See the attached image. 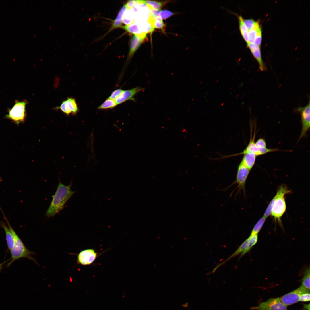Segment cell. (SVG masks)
<instances>
[{"label":"cell","instance_id":"ba28073f","mask_svg":"<svg viewBox=\"0 0 310 310\" xmlns=\"http://www.w3.org/2000/svg\"><path fill=\"white\" fill-rule=\"evenodd\" d=\"M255 310H286L287 307L281 301L279 298H272L262 302L257 306L251 307Z\"/></svg>","mask_w":310,"mask_h":310},{"label":"cell","instance_id":"8fae6325","mask_svg":"<svg viewBox=\"0 0 310 310\" xmlns=\"http://www.w3.org/2000/svg\"><path fill=\"white\" fill-rule=\"evenodd\" d=\"M255 133H254L253 138L251 137L250 141L247 146L241 153L247 152H250L253 153L257 156L265 154L267 153L277 151L280 150L278 149L268 148L267 147L264 148H258L255 145Z\"/></svg>","mask_w":310,"mask_h":310},{"label":"cell","instance_id":"e0dca14e","mask_svg":"<svg viewBox=\"0 0 310 310\" xmlns=\"http://www.w3.org/2000/svg\"><path fill=\"white\" fill-rule=\"evenodd\" d=\"M1 226L4 230L8 249L10 251L12 249L14 243V239L12 233L9 227L3 222H2Z\"/></svg>","mask_w":310,"mask_h":310},{"label":"cell","instance_id":"603a6c76","mask_svg":"<svg viewBox=\"0 0 310 310\" xmlns=\"http://www.w3.org/2000/svg\"><path fill=\"white\" fill-rule=\"evenodd\" d=\"M266 218L264 216L261 218L254 226L251 232L250 235L258 234L262 227Z\"/></svg>","mask_w":310,"mask_h":310},{"label":"cell","instance_id":"5bb4252c","mask_svg":"<svg viewBox=\"0 0 310 310\" xmlns=\"http://www.w3.org/2000/svg\"><path fill=\"white\" fill-rule=\"evenodd\" d=\"M247 44V46L258 63L259 69L261 71H266L267 68L263 61L259 47L254 44L250 42Z\"/></svg>","mask_w":310,"mask_h":310},{"label":"cell","instance_id":"ac0fdd59","mask_svg":"<svg viewBox=\"0 0 310 310\" xmlns=\"http://www.w3.org/2000/svg\"><path fill=\"white\" fill-rule=\"evenodd\" d=\"M127 9L125 5L123 6L120 10L117 16L114 21L111 29L121 27L123 15L125 11Z\"/></svg>","mask_w":310,"mask_h":310},{"label":"cell","instance_id":"8992f818","mask_svg":"<svg viewBox=\"0 0 310 310\" xmlns=\"http://www.w3.org/2000/svg\"><path fill=\"white\" fill-rule=\"evenodd\" d=\"M250 171L241 162L238 167L236 180L228 187L236 184L237 185V186L235 189H237V194L243 191L244 194L245 195V183Z\"/></svg>","mask_w":310,"mask_h":310},{"label":"cell","instance_id":"f546056e","mask_svg":"<svg viewBox=\"0 0 310 310\" xmlns=\"http://www.w3.org/2000/svg\"><path fill=\"white\" fill-rule=\"evenodd\" d=\"M310 292H307L302 294L300 297L299 301L302 302H306L310 301Z\"/></svg>","mask_w":310,"mask_h":310},{"label":"cell","instance_id":"277c9868","mask_svg":"<svg viewBox=\"0 0 310 310\" xmlns=\"http://www.w3.org/2000/svg\"><path fill=\"white\" fill-rule=\"evenodd\" d=\"M27 103L26 100H16L13 107L9 108V113L6 115V117L18 123L24 121L26 115V107Z\"/></svg>","mask_w":310,"mask_h":310},{"label":"cell","instance_id":"6da1fadb","mask_svg":"<svg viewBox=\"0 0 310 310\" xmlns=\"http://www.w3.org/2000/svg\"><path fill=\"white\" fill-rule=\"evenodd\" d=\"M291 192L284 184L279 187L276 193L269 204L264 213L266 218L271 215L276 220L280 222V218L285 212L286 204L285 196Z\"/></svg>","mask_w":310,"mask_h":310},{"label":"cell","instance_id":"4316f807","mask_svg":"<svg viewBox=\"0 0 310 310\" xmlns=\"http://www.w3.org/2000/svg\"><path fill=\"white\" fill-rule=\"evenodd\" d=\"M255 145L258 148H266V144L265 140L262 138L258 139L255 142Z\"/></svg>","mask_w":310,"mask_h":310},{"label":"cell","instance_id":"83f0119b","mask_svg":"<svg viewBox=\"0 0 310 310\" xmlns=\"http://www.w3.org/2000/svg\"><path fill=\"white\" fill-rule=\"evenodd\" d=\"M123 90L121 89H117L113 91L110 96L108 98L115 100L122 92Z\"/></svg>","mask_w":310,"mask_h":310},{"label":"cell","instance_id":"44dd1931","mask_svg":"<svg viewBox=\"0 0 310 310\" xmlns=\"http://www.w3.org/2000/svg\"><path fill=\"white\" fill-rule=\"evenodd\" d=\"M117 105L115 100L108 98L99 106L98 108L100 110L111 109L115 108Z\"/></svg>","mask_w":310,"mask_h":310},{"label":"cell","instance_id":"7c38bea8","mask_svg":"<svg viewBox=\"0 0 310 310\" xmlns=\"http://www.w3.org/2000/svg\"><path fill=\"white\" fill-rule=\"evenodd\" d=\"M144 89V88L137 87L129 90H123L121 94L115 100L117 105L122 104L128 100L135 101L134 96Z\"/></svg>","mask_w":310,"mask_h":310},{"label":"cell","instance_id":"30bf717a","mask_svg":"<svg viewBox=\"0 0 310 310\" xmlns=\"http://www.w3.org/2000/svg\"><path fill=\"white\" fill-rule=\"evenodd\" d=\"M98 256V253L94 249L83 250L78 255L77 263L84 266L90 265L94 262Z\"/></svg>","mask_w":310,"mask_h":310},{"label":"cell","instance_id":"4fadbf2b","mask_svg":"<svg viewBox=\"0 0 310 310\" xmlns=\"http://www.w3.org/2000/svg\"><path fill=\"white\" fill-rule=\"evenodd\" d=\"M59 109L67 115L70 113L75 114L78 111V108L74 99L69 98L63 101L59 107L56 108Z\"/></svg>","mask_w":310,"mask_h":310},{"label":"cell","instance_id":"9a60e30c","mask_svg":"<svg viewBox=\"0 0 310 310\" xmlns=\"http://www.w3.org/2000/svg\"><path fill=\"white\" fill-rule=\"evenodd\" d=\"M243 154L244 156L241 162L245 166L251 170L255 165L257 156L250 152H245Z\"/></svg>","mask_w":310,"mask_h":310},{"label":"cell","instance_id":"d6a6232c","mask_svg":"<svg viewBox=\"0 0 310 310\" xmlns=\"http://www.w3.org/2000/svg\"><path fill=\"white\" fill-rule=\"evenodd\" d=\"M304 308L305 309L307 310H310V304H304Z\"/></svg>","mask_w":310,"mask_h":310},{"label":"cell","instance_id":"7402d4cb","mask_svg":"<svg viewBox=\"0 0 310 310\" xmlns=\"http://www.w3.org/2000/svg\"><path fill=\"white\" fill-rule=\"evenodd\" d=\"M142 3L145 4L150 9L160 10L162 4L160 2L153 1L142 0Z\"/></svg>","mask_w":310,"mask_h":310},{"label":"cell","instance_id":"ffe728a7","mask_svg":"<svg viewBox=\"0 0 310 310\" xmlns=\"http://www.w3.org/2000/svg\"><path fill=\"white\" fill-rule=\"evenodd\" d=\"M239 29L241 35L247 43L249 42L248 30L246 27L243 22V18L241 16L238 17Z\"/></svg>","mask_w":310,"mask_h":310},{"label":"cell","instance_id":"9c48e42d","mask_svg":"<svg viewBox=\"0 0 310 310\" xmlns=\"http://www.w3.org/2000/svg\"><path fill=\"white\" fill-rule=\"evenodd\" d=\"M307 292H310V289H307L301 285L296 290L279 298L284 305L288 306L299 301L301 295Z\"/></svg>","mask_w":310,"mask_h":310},{"label":"cell","instance_id":"1f68e13d","mask_svg":"<svg viewBox=\"0 0 310 310\" xmlns=\"http://www.w3.org/2000/svg\"><path fill=\"white\" fill-rule=\"evenodd\" d=\"M8 260L4 261L3 263H0V272L1 271L3 268V266L4 264H5L8 261Z\"/></svg>","mask_w":310,"mask_h":310},{"label":"cell","instance_id":"3957f363","mask_svg":"<svg viewBox=\"0 0 310 310\" xmlns=\"http://www.w3.org/2000/svg\"><path fill=\"white\" fill-rule=\"evenodd\" d=\"M7 223L8 227L13 235L14 243L13 247L10 251L11 255V260L6 265L7 266L9 267L15 261L22 258H28L34 261L38 265L36 259L32 256V255H35L36 253L30 251L27 248L8 222Z\"/></svg>","mask_w":310,"mask_h":310},{"label":"cell","instance_id":"4dcf8cb0","mask_svg":"<svg viewBox=\"0 0 310 310\" xmlns=\"http://www.w3.org/2000/svg\"><path fill=\"white\" fill-rule=\"evenodd\" d=\"M262 40V31H261L258 33L255 38L254 44L259 46H260Z\"/></svg>","mask_w":310,"mask_h":310},{"label":"cell","instance_id":"484cf974","mask_svg":"<svg viewBox=\"0 0 310 310\" xmlns=\"http://www.w3.org/2000/svg\"><path fill=\"white\" fill-rule=\"evenodd\" d=\"M142 3V0H131L129 1L125 5L128 9L133 8L137 5Z\"/></svg>","mask_w":310,"mask_h":310},{"label":"cell","instance_id":"f1b7e54d","mask_svg":"<svg viewBox=\"0 0 310 310\" xmlns=\"http://www.w3.org/2000/svg\"><path fill=\"white\" fill-rule=\"evenodd\" d=\"M173 13L170 11L164 10H161L160 17L162 19H165L173 15Z\"/></svg>","mask_w":310,"mask_h":310},{"label":"cell","instance_id":"d4e9b609","mask_svg":"<svg viewBox=\"0 0 310 310\" xmlns=\"http://www.w3.org/2000/svg\"><path fill=\"white\" fill-rule=\"evenodd\" d=\"M243 20L246 27L248 31L253 28L256 22L252 19H243Z\"/></svg>","mask_w":310,"mask_h":310},{"label":"cell","instance_id":"2e32d148","mask_svg":"<svg viewBox=\"0 0 310 310\" xmlns=\"http://www.w3.org/2000/svg\"><path fill=\"white\" fill-rule=\"evenodd\" d=\"M146 38H142L134 35L132 37L130 43L129 56V57L133 55L138 49Z\"/></svg>","mask_w":310,"mask_h":310},{"label":"cell","instance_id":"7a4b0ae2","mask_svg":"<svg viewBox=\"0 0 310 310\" xmlns=\"http://www.w3.org/2000/svg\"><path fill=\"white\" fill-rule=\"evenodd\" d=\"M72 181L68 185H65L59 180V184L55 194L46 212L48 218L54 216L63 209L66 203L72 197L75 191L71 189Z\"/></svg>","mask_w":310,"mask_h":310},{"label":"cell","instance_id":"cb8c5ba5","mask_svg":"<svg viewBox=\"0 0 310 310\" xmlns=\"http://www.w3.org/2000/svg\"><path fill=\"white\" fill-rule=\"evenodd\" d=\"M310 271L309 268L306 270L302 281L301 285L308 289H310Z\"/></svg>","mask_w":310,"mask_h":310},{"label":"cell","instance_id":"d6986e66","mask_svg":"<svg viewBox=\"0 0 310 310\" xmlns=\"http://www.w3.org/2000/svg\"><path fill=\"white\" fill-rule=\"evenodd\" d=\"M261 31L259 23L256 22L253 28L248 31L249 42L254 44L255 37L259 32Z\"/></svg>","mask_w":310,"mask_h":310},{"label":"cell","instance_id":"52a82bcc","mask_svg":"<svg viewBox=\"0 0 310 310\" xmlns=\"http://www.w3.org/2000/svg\"><path fill=\"white\" fill-rule=\"evenodd\" d=\"M310 100L308 104L304 107H299L296 111L299 113L301 116L302 129L298 141L303 137H305L310 127Z\"/></svg>","mask_w":310,"mask_h":310},{"label":"cell","instance_id":"5b68a950","mask_svg":"<svg viewBox=\"0 0 310 310\" xmlns=\"http://www.w3.org/2000/svg\"><path fill=\"white\" fill-rule=\"evenodd\" d=\"M257 235H250L249 237L242 243L237 250L229 257L217 266L214 270L215 271L220 265L238 255L241 254V256L246 254L257 243Z\"/></svg>","mask_w":310,"mask_h":310}]
</instances>
